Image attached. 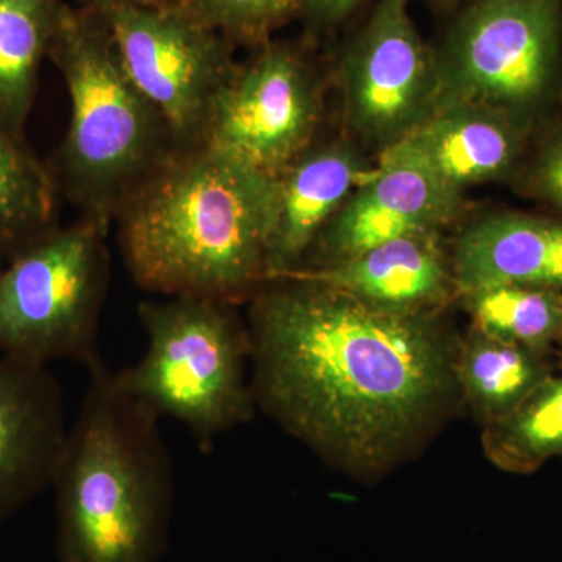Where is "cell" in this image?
Here are the masks:
<instances>
[{
	"label": "cell",
	"instance_id": "6da1fadb",
	"mask_svg": "<svg viewBox=\"0 0 562 562\" xmlns=\"http://www.w3.org/2000/svg\"><path fill=\"white\" fill-rule=\"evenodd\" d=\"M247 327L255 403L325 461L360 475L412 453L460 391L457 349L432 313L277 279L255 292Z\"/></svg>",
	"mask_w": 562,
	"mask_h": 562
},
{
	"label": "cell",
	"instance_id": "7a4b0ae2",
	"mask_svg": "<svg viewBox=\"0 0 562 562\" xmlns=\"http://www.w3.org/2000/svg\"><path fill=\"white\" fill-rule=\"evenodd\" d=\"M277 192L202 140L169 151L120 209L128 271L154 294L235 305L265 283Z\"/></svg>",
	"mask_w": 562,
	"mask_h": 562
},
{
	"label": "cell",
	"instance_id": "3957f363",
	"mask_svg": "<svg viewBox=\"0 0 562 562\" xmlns=\"http://www.w3.org/2000/svg\"><path fill=\"white\" fill-rule=\"evenodd\" d=\"M160 416L90 372L52 487L58 562H160L169 543L173 471Z\"/></svg>",
	"mask_w": 562,
	"mask_h": 562
},
{
	"label": "cell",
	"instance_id": "277c9868",
	"mask_svg": "<svg viewBox=\"0 0 562 562\" xmlns=\"http://www.w3.org/2000/svg\"><path fill=\"white\" fill-rule=\"evenodd\" d=\"M47 57L60 70L70 103L52 176L88 216L106 225L111 211H120L171 151V133L133 83L98 11L63 2Z\"/></svg>",
	"mask_w": 562,
	"mask_h": 562
},
{
	"label": "cell",
	"instance_id": "5b68a950",
	"mask_svg": "<svg viewBox=\"0 0 562 562\" xmlns=\"http://www.w3.org/2000/svg\"><path fill=\"white\" fill-rule=\"evenodd\" d=\"M233 306L202 297L140 303L146 353L114 373L122 390L158 416L180 422L202 449L249 419L257 405L246 376L249 327Z\"/></svg>",
	"mask_w": 562,
	"mask_h": 562
},
{
	"label": "cell",
	"instance_id": "8992f818",
	"mask_svg": "<svg viewBox=\"0 0 562 562\" xmlns=\"http://www.w3.org/2000/svg\"><path fill=\"white\" fill-rule=\"evenodd\" d=\"M105 224L94 217L57 227L0 269V357L49 366L80 362L102 368L99 316L109 262Z\"/></svg>",
	"mask_w": 562,
	"mask_h": 562
},
{
	"label": "cell",
	"instance_id": "52a82bcc",
	"mask_svg": "<svg viewBox=\"0 0 562 562\" xmlns=\"http://www.w3.org/2000/svg\"><path fill=\"white\" fill-rule=\"evenodd\" d=\"M561 32V0H472L432 50L436 110L475 103L525 122L552 91Z\"/></svg>",
	"mask_w": 562,
	"mask_h": 562
},
{
	"label": "cell",
	"instance_id": "ba28073f",
	"mask_svg": "<svg viewBox=\"0 0 562 562\" xmlns=\"http://www.w3.org/2000/svg\"><path fill=\"white\" fill-rule=\"evenodd\" d=\"M122 65L180 146L198 143L214 99L238 68L232 41L179 9L101 13Z\"/></svg>",
	"mask_w": 562,
	"mask_h": 562
},
{
	"label": "cell",
	"instance_id": "9c48e42d",
	"mask_svg": "<svg viewBox=\"0 0 562 562\" xmlns=\"http://www.w3.org/2000/svg\"><path fill=\"white\" fill-rule=\"evenodd\" d=\"M319 117V85L310 63L291 44L269 43L235 69L199 140L279 177L313 144Z\"/></svg>",
	"mask_w": 562,
	"mask_h": 562
},
{
	"label": "cell",
	"instance_id": "30bf717a",
	"mask_svg": "<svg viewBox=\"0 0 562 562\" xmlns=\"http://www.w3.org/2000/svg\"><path fill=\"white\" fill-rule=\"evenodd\" d=\"M338 80L350 127L383 150L435 113V57L414 25L408 0H379L344 50Z\"/></svg>",
	"mask_w": 562,
	"mask_h": 562
},
{
	"label": "cell",
	"instance_id": "8fae6325",
	"mask_svg": "<svg viewBox=\"0 0 562 562\" xmlns=\"http://www.w3.org/2000/svg\"><path fill=\"white\" fill-rule=\"evenodd\" d=\"M461 205V191L412 155L390 147L382 151L371 179L325 225L316 239V266L347 260L402 236L438 233L457 217Z\"/></svg>",
	"mask_w": 562,
	"mask_h": 562
},
{
	"label": "cell",
	"instance_id": "7c38bea8",
	"mask_svg": "<svg viewBox=\"0 0 562 562\" xmlns=\"http://www.w3.org/2000/svg\"><path fill=\"white\" fill-rule=\"evenodd\" d=\"M68 431L49 366L0 357V525L52 487Z\"/></svg>",
	"mask_w": 562,
	"mask_h": 562
},
{
	"label": "cell",
	"instance_id": "4fadbf2b",
	"mask_svg": "<svg viewBox=\"0 0 562 562\" xmlns=\"http://www.w3.org/2000/svg\"><path fill=\"white\" fill-rule=\"evenodd\" d=\"M373 172L375 168H369L360 151L346 140L310 144L277 177L276 221L265 281L301 268L325 225Z\"/></svg>",
	"mask_w": 562,
	"mask_h": 562
},
{
	"label": "cell",
	"instance_id": "5bb4252c",
	"mask_svg": "<svg viewBox=\"0 0 562 562\" xmlns=\"http://www.w3.org/2000/svg\"><path fill=\"white\" fill-rule=\"evenodd\" d=\"M279 279L313 281L376 308L406 314L435 313L457 291L438 233L402 236L347 260L299 268Z\"/></svg>",
	"mask_w": 562,
	"mask_h": 562
},
{
	"label": "cell",
	"instance_id": "9a60e30c",
	"mask_svg": "<svg viewBox=\"0 0 562 562\" xmlns=\"http://www.w3.org/2000/svg\"><path fill=\"white\" fill-rule=\"evenodd\" d=\"M458 294L491 288L562 290V225L519 213H494L473 222L454 246Z\"/></svg>",
	"mask_w": 562,
	"mask_h": 562
},
{
	"label": "cell",
	"instance_id": "2e32d148",
	"mask_svg": "<svg viewBox=\"0 0 562 562\" xmlns=\"http://www.w3.org/2000/svg\"><path fill=\"white\" fill-rule=\"evenodd\" d=\"M524 121L475 103L436 110L395 144L454 190L495 179L512 168L522 147Z\"/></svg>",
	"mask_w": 562,
	"mask_h": 562
},
{
	"label": "cell",
	"instance_id": "e0dca14e",
	"mask_svg": "<svg viewBox=\"0 0 562 562\" xmlns=\"http://www.w3.org/2000/svg\"><path fill=\"white\" fill-rule=\"evenodd\" d=\"M458 387L484 425L509 416L549 379L542 353L473 328L454 358Z\"/></svg>",
	"mask_w": 562,
	"mask_h": 562
},
{
	"label": "cell",
	"instance_id": "ac0fdd59",
	"mask_svg": "<svg viewBox=\"0 0 562 562\" xmlns=\"http://www.w3.org/2000/svg\"><path fill=\"white\" fill-rule=\"evenodd\" d=\"M63 0H0V124L24 136Z\"/></svg>",
	"mask_w": 562,
	"mask_h": 562
},
{
	"label": "cell",
	"instance_id": "d6986e66",
	"mask_svg": "<svg viewBox=\"0 0 562 562\" xmlns=\"http://www.w3.org/2000/svg\"><path fill=\"white\" fill-rule=\"evenodd\" d=\"M58 184L24 139L0 124V257L18 251L55 227Z\"/></svg>",
	"mask_w": 562,
	"mask_h": 562
},
{
	"label": "cell",
	"instance_id": "ffe728a7",
	"mask_svg": "<svg viewBox=\"0 0 562 562\" xmlns=\"http://www.w3.org/2000/svg\"><path fill=\"white\" fill-rule=\"evenodd\" d=\"M483 449L492 464L520 475L562 454V376L550 375L516 412L484 425Z\"/></svg>",
	"mask_w": 562,
	"mask_h": 562
},
{
	"label": "cell",
	"instance_id": "44dd1931",
	"mask_svg": "<svg viewBox=\"0 0 562 562\" xmlns=\"http://www.w3.org/2000/svg\"><path fill=\"white\" fill-rule=\"evenodd\" d=\"M473 328L543 353L562 338V294L531 286H501L465 295Z\"/></svg>",
	"mask_w": 562,
	"mask_h": 562
},
{
	"label": "cell",
	"instance_id": "7402d4cb",
	"mask_svg": "<svg viewBox=\"0 0 562 562\" xmlns=\"http://www.w3.org/2000/svg\"><path fill=\"white\" fill-rule=\"evenodd\" d=\"M308 0H190L187 9L199 21L231 41L261 43L297 13Z\"/></svg>",
	"mask_w": 562,
	"mask_h": 562
},
{
	"label": "cell",
	"instance_id": "603a6c76",
	"mask_svg": "<svg viewBox=\"0 0 562 562\" xmlns=\"http://www.w3.org/2000/svg\"><path fill=\"white\" fill-rule=\"evenodd\" d=\"M535 187L543 199L562 210V125L539 157Z\"/></svg>",
	"mask_w": 562,
	"mask_h": 562
},
{
	"label": "cell",
	"instance_id": "cb8c5ba5",
	"mask_svg": "<svg viewBox=\"0 0 562 562\" xmlns=\"http://www.w3.org/2000/svg\"><path fill=\"white\" fill-rule=\"evenodd\" d=\"M362 0H308L305 13L319 25H335L346 20Z\"/></svg>",
	"mask_w": 562,
	"mask_h": 562
},
{
	"label": "cell",
	"instance_id": "d4e9b609",
	"mask_svg": "<svg viewBox=\"0 0 562 562\" xmlns=\"http://www.w3.org/2000/svg\"><path fill=\"white\" fill-rule=\"evenodd\" d=\"M188 2L190 0H74V5L105 13L116 9H179V7H187Z\"/></svg>",
	"mask_w": 562,
	"mask_h": 562
},
{
	"label": "cell",
	"instance_id": "484cf974",
	"mask_svg": "<svg viewBox=\"0 0 562 562\" xmlns=\"http://www.w3.org/2000/svg\"><path fill=\"white\" fill-rule=\"evenodd\" d=\"M3 265H5V260H3V258H2V257H0V269H2V268H3Z\"/></svg>",
	"mask_w": 562,
	"mask_h": 562
},
{
	"label": "cell",
	"instance_id": "4316f807",
	"mask_svg": "<svg viewBox=\"0 0 562 562\" xmlns=\"http://www.w3.org/2000/svg\"><path fill=\"white\" fill-rule=\"evenodd\" d=\"M436 2H450V0H436Z\"/></svg>",
	"mask_w": 562,
	"mask_h": 562
}]
</instances>
